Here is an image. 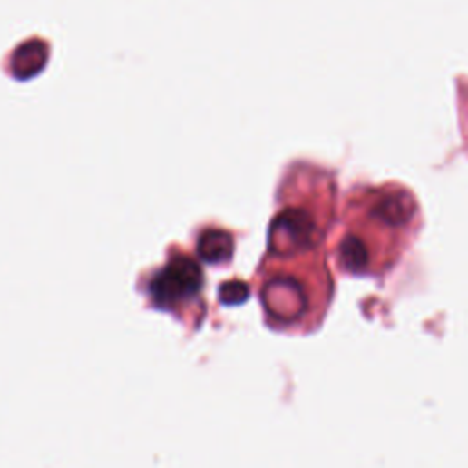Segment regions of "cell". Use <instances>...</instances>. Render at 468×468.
<instances>
[{
	"label": "cell",
	"instance_id": "5b68a950",
	"mask_svg": "<svg viewBox=\"0 0 468 468\" xmlns=\"http://www.w3.org/2000/svg\"><path fill=\"white\" fill-rule=\"evenodd\" d=\"M248 297H249V289L240 280H230L219 286V300L223 304H229V306L240 304V302H246Z\"/></svg>",
	"mask_w": 468,
	"mask_h": 468
},
{
	"label": "cell",
	"instance_id": "6da1fadb",
	"mask_svg": "<svg viewBox=\"0 0 468 468\" xmlns=\"http://www.w3.org/2000/svg\"><path fill=\"white\" fill-rule=\"evenodd\" d=\"M423 225L415 194L401 183L349 189L335 246L340 273L383 278L414 244Z\"/></svg>",
	"mask_w": 468,
	"mask_h": 468
},
{
	"label": "cell",
	"instance_id": "277c9868",
	"mask_svg": "<svg viewBox=\"0 0 468 468\" xmlns=\"http://www.w3.org/2000/svg\"><path fill=\"white\" fill-rule=\"evenodd\" d=\"M196 248H198V255L203 262H207L210 266H221V264L230 262V258H232L234 239L230 232H227L223 229L209 227L200 232Z\"/></svg>",
	"mask_w": 468,
	"mask_h": 468
},
{
	"label": "cell",
	"instance_id": "3957f363",
	"mask_svg": "<svg viewBox=\"0 0 468 468\" xmlns=\"http://www.w3.org/2000/svg\"><path fill=\"white\" fill-rule=\"evenodd\" d=\"M203 286L201 266L187 253L171 251L167 262L145 280L143 291L156 309L200 326L205 315Z\"/></svg>",
	"mask_w": 468,
	"mask_h": 468
},
{
	"label": "cell",
	"instance_id": "7a4b0ae2",
	"mask_svg": "<svg viewBox=\"0 0 468 468\" xmlns=\"http://www.w3.org/2000/svg\"><path fill=\"white\" fill-rule=\"evenodd\" d=\"M333 288L324 248L288 255L268 253L258 269L266 322L284 333L315 331L327 313Z\"/></svg>",
	"mask_w": 468,
	"mask_h": 468
}]
</instances>
